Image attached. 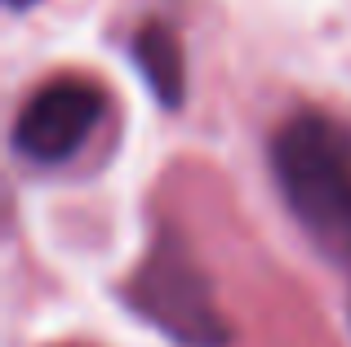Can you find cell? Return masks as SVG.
Here are the masks:
<instances>
[{"label":"cell","mask_w":351,"mask_h":347,"mask_svg":"<svg viewBox=\"0 0 351 347\" xmlns=\"http://www.w3.org/2000/svg\"><path fill=\"white\" fill-rule=\"evenodd\" d=\"M27 5H36V0H9V9H27Z\"/></svg>","instance_id":"cell-5"},{"label":"cell","mask_w":351,"mask_h":347,"mask_svg":"<svg viewBox=\"0 0 351 347\" xmlns=\"http://www.w3.org/2000/svg\"><path fill=\"white\" fill-rule=\"evenodd\" d=\"M98 121H103V89L94 80H80V76L49 80L18 112L14 147L18 156L36 160V165H58V160H71L85 147V139L98 130Z\"/></svg>","instance_id":"cell-3"},{"label":"cell","mask_w":351,"mask_h":347,"mask_svg":"<svg viewBox=\"0 0 351 347\" xmlns=\"http://www.w3.org/2000/svg\"><path fill=\"white\" fill-rule=\"evenodd\" d=\"M129 298L147 321L160 325L182 347H227V339H232V325L218 316L214 294L178 236L156 241V250L138 267Z\"/></svg>","instance_id":"cell-2"},{"label":"cell","mask_w":351,"mask_h":347,"mask_svg":"<svg viewBox=\"0 0 351 347\" xmlns=\"http://www.w3.org/2000/svg\"><path fill=\"white\" fill-rule=\"evenodd\" d=\"M271 174L302 232L351 267V130L325 112H298L271 139Z\"/></svg>","instance_id":"cell-1"},{"label":"cell","mask_w":351,"mask_h":347,"mask_svg":"<svg viewBox=\"0 0 351 347\" xmlns=\"http://www.w3.org/2000/svg\"><path fill=\"white\" fill-rule=\"evenodd\" d=\"M134 62L147 76L152 94L165 107H178L187 94V71H182V45L165 23H143L134 32Z\"/></svg>","instance_id":"cell-4"}]
</instances>
